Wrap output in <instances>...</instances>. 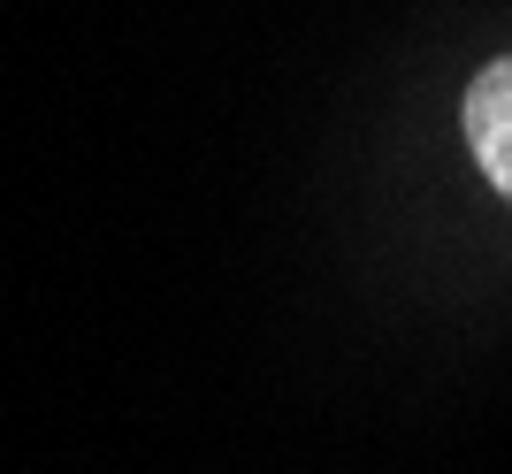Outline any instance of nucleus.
Wrapping results in <instances>:
<instances>
[{
  "instance_id": "obj_1",
  "label": "nucleus",
  "mask_w": 512,
  "mask_h": 474,
  "mask_svg": "<svg viewBox=\"0 0 512 474\" xmlns=\"http://www.w3.org/2000/svg\"><path fill=\"white\" fill-rule=\"evenodd\" d=\"M459 115H467V146H474V161H482V176L512 199V54L490 62L467 85V108Z\"/></svg>"
}]
</instances>
